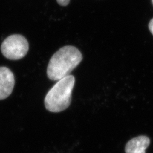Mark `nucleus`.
<instances>
[{"mask_svg":"<svg viewBox=\"0 0 153 153\" xmlns=\"http://www.w3.org/2000/svg\"><path fill=\"white\" fill-rule=\"evenodd\" d=\"M29 44L27 39L21 35H12L4 40L1 46L2 55L6 58L18 60L24 57L27 53Z\"/></svg>","mask_w":153,"mask_h":153,"instance_id":"7ed1b4c3","label":"nucleus"},{"mask_svg":"<svg viewBox=\"0 0 153 153\" xmlns=\"http://www.w3.org/2000/svg\"><path fill=\"white\" fill-rule=\"evenodd\" d=\"M82 60V53L76 47L64 46L50 59L47 71L48 77L51 80L59 81L70 75Z\"/></svg>","mask_w":153,"mask_h":153,"instance_id":"f257e3e1","label":"nucleus"},{"mask_svg":"<svg viewBox=\"0 0 153 153\" xmlns=\"http://www.w3.org/2000/svg\"><path fill=\"white\" fill-rule=\"evenodd\" d=\"M150 143V139L146 136L133 138L126 144V153H146Z\"/></svg>","mask_w":153,"mask_h":153,"instance_id":"39448f33","label":"nucleus"},{"mask_svg":"<svg viewBox=\"0 0 153 153\" xmlns=\"http://www.w3.org/2000/svg\"><path fill=\"white\" fill-rule=\"evenodd\" d=\"M57 3L62 6H66L69 5L70 0H57Z\"/></svg>","mask_w":153,"mask_h":153,"instance_id":"423d86ee","label":"nucleus"},{"mask_svg":"<svg viewBox=\"0 0 153 153\" xmlns=\"http://www.w3.org/2000/svg\"><path fill=\"white\" fill-rule=\"evenodd\" d=\"M149 30L150 31V32L153 34V18L151 19V21H150L149 23Z\"/></svg>","mask_w":153,"mask_h":153,"instance_id":"0eeeda50","label":"nucleus"},{"mask_svg":"<svg viewBox=\"0 0 153 153\" xmlns=\"http://www.w3.org/2000/svg\"><path fill=\"white\" fill-rule=\"evenodd\" d=\"M14 85L13 72L6 67H0V100L7 98L11 94Z\"/></svg>","mask_w":153,"mask_h":153,"instance_id":"20e7f679","label":"nucleus"},{"mask_svg":"<svg viewBox=\"0 0 153 153\" xmlns=\"http://www.w3.org/2000/svg\"><path fill=\"white\" fill-rule=\"evenodd\" d=\"M75 78L69 75L58 81L45 96L46 109L52 112H60L67 109L71 103L72 90Z\"/></svg>","mask_w":153,"mask_h":153,"instance_id":"f03ea898","label":"nucleus"}]
</instances>
